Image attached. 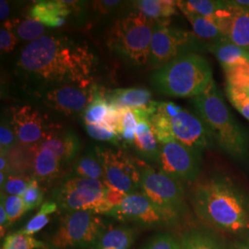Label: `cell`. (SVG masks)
Instances as JSON below:
<instances>
[{"label": "cell", "mask_w": 249, "mask_h": 249, "mask_svg": "<svg viewBox=\"0 0 249 249\" xmlns=\"http://www.w3.org/2000/svg\"><path fill=\"white\" fill-rule=\"evenodd\" d=\"M96 64V56L86 42L68 36H44L22 49L17 67L27 80L50 89L92 81Z\"/></svg>", "instance_id": "obj_1"}, {"label": "cell", "mask_w": 249, "mask_h": 249, "mask_svg": "<svg viewBox=\"0 0 249 249\" xmlns=\"http://www.w3.org/2000/svg\"><path fill=\"white\" fill-rule=\"evenodd\" d=\"M191 202L202 221L221 231H249V202L227 178H210L197 183L192 190Z\"/></svg>", "instance_id": "obj_2"}, {"label": "cell", "mask_w": 249, "mask_h": 249, "mask_svg": "<svg viewBox=\"0 0 249 249\" xmlns=\"http://www.w3.org/2000/svg\"><path fill=\"white\" fill-rule=\"evenodd\" d=\"M192 103L212 134L214 142L225 153L239 160L249 156V138L226 106L223 94L213 80L192 98Z\"/></svg>", "instance_id": "obj_3"}, {"label": "cell", "mask_w": 249, "mask_h": 249, "mask_svg": "<svg viewBox=\"0 0 249 249\" xmlns=\"http://www.w3.org/2000/svg\"><path fill=\"white\" fill-rule=\"evenodd\" d=\"M150 121L160 145L178 142L200 154L214 143L203 120L173 102H157Z\"/></svg>", "instance_id": "obj_4"}, {"label": "cell", "mask_w": 249, "mask_h": 249, "mask_svg": "<svg viewBox=\"0 0 249 249\" xmlns=\"http://www.w3.org/2000/svg\"><path fill=\"white\" fill-rule=\"evenodd\" d=\"M213 80V70L201 54L181 55L156 69L151 74V85L163 95L179 98L195 97Z\"/></svg>", "instance_id": "obj_5"}, {"label": "cell", "mask_w": 249, "mask_h": 249, "mask_svg": "<svg viewBox=\"0 0 249 249\" xmlns=\"http://www.w3.org/2000/svg\"><path fill=\"white\" fill-rule=\"evenodd\" d=\"M155 20L138 9L116 19L111 28L107 44L124 61L135 67L149 63Z\"/></svg>", "instance_id": "obj_6"}, {"label": "cell", "mask_w": 249, "mask_h": 249, "mask_svg": "<svg viewBox=\"0 0 249 249\" xmlns=\"http://www.w3.org/2000/svg\"><path fill=\"white\" fill-rule=\"evenodd\" d=\"M107 186L101 180L71 176L55 189L56 204L69 212L89 211L107 214L112 210L106 199Z\"/></svg>", "instance_id": "obj_7"}, {"label": "cell", "mask_w": 249, "mask_h": 249, "mask_svg": "<svg viewBox=\"0 0 249 249\" xmlns=\"http://www.w3.org/2000/svg\"><path fill=\"white\" fill-rule=\"evenodd\" d=\"M142 192L165 217L169 224L177 223L186 212L185 193L180 182L162 171L147 166L142 170Z\"/></svg>", "instance_id": "obj_8"}, {"label": "cell", "mask_w": 249, "mask_h": 249, "mask_svg": "<svg viewBox=\"0 0 249 249\" xmlns=\"http://www.w3.org/2000/svg\"><path fill=\"white\" fill-rule=\"evenodd\" d=\"M106 231V224L89 211H75L66 214L51 238L55 249H86L95 245Z\"/></svg>", "instance_id": "obj_9"}, {"label": "cell", "mask_w": 249, "mask_h": 249, "mask_svg": "<svg viewBox=\"0 0 249 249\" xmlns=\"http://www.w3.org/2000/svg\"><path fill=\"white\" fill-rule=\"evenodd\" d=\"M198 40L194 33L169 26L167 20L156 21L149 64L156 70L181 55L196 53Z\"/></svg>", "instance_id": "obj_10"}, {"label": "cell", "mask_w": 249, "mask_h": 249, "mask_svg": "<svg viewBox=\"0 0 249 249\" xmlns=\"http://www.w3.org/2000/svg\"><path fill=\"white\" fill-rule=\"evenodd\" d=\"M95 152L104 169L105 185L115 187L127 195L141 188L142 171L124 151L96 147Z\"/></svg>", "instance_id": "obj_11"}, {"label": "cell", "mask_w": 249, "mask_h": 249, "mask_svg": "<svg viewBox=\"0 0 249 249\" xmlns=\"http://www.w3.org/2000/svg\"><path fill=\"white\" fill-rule=\"evenodd\" d=\"M100 91L93 81L60 85L43 91L42 102L55 112L73 116L83 113Z\"/></svg>", "instance_id": "obj_12"}, {"label": "cell", "mask_w": 249, "mask_h": 249, "mask_svg": "<svg viewBox=\"0 0 249 249\" xmlns=\"http://www.w3.org/2000/svg\"><path fill=\"white\" fill-rule=\"evenodd\" d=\"M160 171L178 181H195L201 170L200 154L178 142L160 145Z\"/></svg>", "instance_id": "obj_13"}, {"label": "cell", "mask_w": 249, "mask_h": 249, "mask_svg": "<svg viewBox=\"0 0 249 249\" xmlns=\"http://www.w3.org/2000/svg\"><path fill=\"white\" fill-rule=\"evenodd\" d=\"M107 215L120 221L132 222L150 227L169 224L156 206L142 192L126 195L124 200Z\"/></svg>", "instance_id": "obj_14"}, {"label": "cell", "mask_w": 249, "mask_h": 249, "mask_svg": "<svg viewBox=\"0 0 249 249\" xmlns=\"http://www.w3.org/2000/svg\"><path fill=\"white\" fill-rule=\"evenodd\" d=\"M11 127L20 145L32 147L40 142L48 131L42 114L31 106L15 108L12 112Z\"/></svg>", "instance_id": "obj_15"}, {"label": "cell", "mask_w": 249, "mask_h": 249, "mask_svg": "<svg viewBox=\"0 0 249 249\" xmlns=\"http://www.w3.org/2000/svg\"><path fill=\"white\" fill-rule=\"evenodd\" d=\"M215 24L223 36L234 45L249 51V10L232 6L227 1Z\"/></svg>", "instance_id": "obj_16"}, {"label": "cell", "mask_w": 249, "mask_h": 249, "mask_svg": "<svg viewBox=\"0 0 249 249\" xmlns=\"http://www.w3.org/2000/svg\"><path fill=\"white\" fill-rule=\"evenodd\" d=\"M132 111L138 119L135 130L134 147L144 160L158 162L160 158V145L151 128V115L148 111L142 109Z\"/></svg>", "instance_id": "obj_17"}, {"label": "cell", "mask_w": 249, "mask_h": 249, "mask_svg": "<svg viewBox=\"0 0 249 249\" xmlns=\"http://www.w3.org/2000/svg\"><path fill=\"white\" fill-rule=\"evenodd\" d=\"M110 107L117 110H147L152 115L157 102L152 101L151 92L143 88H126L110 90L105 94Z\"/></svg>", "instance_id": "obj_18"}, {"label": "cell", "mask_w": 249, "mask_h": 249, "mask_svg": "<svg viewBox=\"0 0 249 249\" xmlns=\"http://www.w3.org/2000/svg\"><path fill=\"white\" fill-rule=\"evenodd\" d=\"M72 9L69 1L45 0L37 1L30 9V16L49 28L65 25Z\"/></svg>", "instance_id": "obj_19"}, {"label": "cell", "mask_w": 249, "mask_h": 249, "mask_svg": "<svg viewBox=\"0 0 249 249\" xmlns=\"http://www.w3.org/2000/svg\"><path fill=\"white\" fill-rule=\"evenodd\" d=\"M209 49L223 67V71L249 64V51L226 38L209 45Z\"/></svg>", "instance_id": "obj_20"}, {"label": "cell", "mask_w": 249, "mask_h": 249, "mask_svg": "<svg viewBox=\"0 0 249 249\" xmlns=\"http://www.w3.org/2000/svg\"><path fill=\"white\" fill-rule=\"evenodd\" d=\"M35 155L33 161L34 178L38 181H48L56 178L61 169V160L48 150L38 148L34 145Z\"/></svg>", "instance_id": "obj_21"}, {"label": "cell", "mask_w": 249, "mask_h": 249, "mask_svg": "<svg viewBox=\"0 0 249 249\" xmlns=\"http://www.w3.org/2000/svg\"><path fill=\"white\" fill-rule=\"evenodd\" d=\"M136 238V231L129 227H116L105 231L93 249H129Z\"/></svg>", "instance_id": "obj_22"}, {"label": "cell", "mask_w": 249, "mask_h": 249, "mask_svg": "<svg viewBox=\"0 0 249 249\" xmlns=\"http://www.w3.org/2000/svg\"><path fill=\"white\" fill-rule=\"evenodd\" d=\"M136 9L155 21L167 20L177 14L178 4L173 0H139L134 2Z\"/></svg>", "instance_id": "obj_23"}, {"label": "cell", "mask_w": 249, "mask_h": 249, "mask_svg": "<svg viewBox=\"0 0 249 249\" xmlns=\"http://www.w3.org/2000/svg\"><path fill=\"white\" fill-rule=\"evenodd\" d=\"M4 24L10 28L18 39L30 43L43 37L45 32V25L31 16L8 19Z\"/></svg>", "instance_id": "obj_24"}, {"label": "cell", "mask_w": 249, "mask_h": 249, "mask_svg": "<svg viewBox=\"0 0 249 249\" xmlns=\"http://www.w3.org/2000/svg\"><path fill=\"white\" fill-rule=\"evenodd\" d=\"M178 8L183 14L192 13L211 19L215 23L220 11L225 7L224 1L218 0H187L177 1Z\"/></svg>", "instance_id": "obj_25"}, {"label": "cell", "mask_w": 249, "mask_h": 249, "mask_svg": "<svg viewBox=\"0 0 249 249\" xmlns=\"http://www.w3.org/2000/svg\"><path fill=\"white\" fill-rule=\"evenodd\" d=\"M184 15L190 22L194 35L199 40L207 41L211 45L225 39L221 30L211 19L192 13H186Z\"/></svg>", "instance_id": "obj_26"}, {"label": "cell", "mask_w": 249, "mask_h": 249, "mask_svg": "<svg viewBox=\"0 0 249 249\" xmlns=\"http://www.w3.org/2000/svg\"><path fill=\"white\" fill-rule=\"evenodd\" d=\"M181 249H224L213 234L202 230L186 232L180 239Z\"/></svg>", "instance_id": "obj_27"}, {"label": "cell", "mask_w": 249, "mask_h": 249, "mask_svg": "<svg viewBox=\"0 0 249 249\" xmlns=\"http://www.w3.org/2000/svg\"><path fill=\"white\" fill-rule=\"evenodd\" d=\"M73 170L75 176L80 178H89L94 180H104V169L102 163L99 160L96 152L87 153L78 158L74 165Z\"/></svg>", "instance_id": "obj_28"}, {"label": "cell", "mask_w": 249, "mask_h": 249, "mask_svg": "<svg viewBox=\"0 0 249 249\" xmlns=\"http://www.w3.org/2000/svg\"><path fill=\"white\" fill-rule=\"evenodd\" d=\"M58 205L54 201H46L41 205L40 210L38 213L25 224V226L20 230L19 232L27 234V235H34L38 231L43 230L46 226V224L50 222V215L55 213L57 210Z\"/></svg>", "instance_id": "obj_29"}, {"label": "cell", "mask_w": 249, "mask_h": 249, "mask_svg": "<svg viewBox=\"0 0 249 249\" xmlns=\"http://www.w3.org/2000/svg\"><path fill=\"white\" fill-rule=\"evenodd\" d=\"M109 109L110 106L105 96V93L100 91L82 113L85 124H102L108 114Z\"/></svg>", "instance_id": "obj_30"}, {"label": "cell", "mask_w": 249, "mask_h": 249, "mask_svg": "<svg viewBox=\"0 0 249 249\" xmlns=\"http://www.w3.org/2000/svg\"><path fill=\"white\" fill-rule=\"evenodd\" d=\"M65 134L66 132H61L57 129L48 130L42 139V141L36 145L40 149L52 151L62 162H64L66 156Z\"/></svg>", "instance_id": "obj_31"}, {"label": "cell", "mask_w": 249, "mask_h": 249, "mask_svg": "<svg viewBox=\"0 0 249 249\" xmlns=\"http://www.w3.org/2000/svg\"><path fill=\"white\" fill-rule=\"evenodd\" d=\"M226 95L229 99V102L231 106L234 107L242 116L249 121V93L233 87L231 85L226 84L225 87Z\"/></svg>", "instance_id": "obj_32"}, {"label": "cell", "mask_w": 249, "mask_h": 249, "mask_svg": "<svg viewBox=\"0 0 249 249\" xmlns=\"http://www.w3.org/2000/svg\"><path fill=\"white\" fill-rule=\"evenodd\" d=\"M41 247L42 243L35 239L32 235H27L17 231L9 234L4 239L1 249H38Z\"/></svg>", "instance_id": "obj_33"}, {"label": "cell", "mask_w": 249, "mask_h": 249, "mask_svg": "<svg viewBox=\"0 0 249 249\" xmlns=\"http://www.w3.org/2000/svg\"><path fill=\"white\" fill-rule=\"evenodd\" d=\"M226 84L249 93V64L225 71Z\"/></svg>", "instance_id": "obj_34"}, {"label": "cell", "mask_w": 249, "mask_h": 249, "mask_svg": "<svg viewBox=\"0 0 249 249\" xmlns=\"http://www.w3.org/2000/svg\"><path fill=\"white\" fill-rule=\"evenodd\" d=\"M38 182L39 181L36 178L32 177L29 181V184L24 194L21 196L26 212H30L32 210L38 208L43 201L44 193L39 186Z\"/></svg>", "instance_id": "obj_35"}, {"label": "cell", "mask_w": 249, "mask_h": 249, "mask_svg": "<svg viewBox=\"0 0 249 249\" xmlns=\"http://www.w3.org/2000/svg\"><path fill=\"white\" fill-rule=\"evenodd\" d=\"M1 199L4 201L5 210L8 215L9 225L17 222L18 219L27 213L22 197L18 196L4 195L1 192Z\"/></svg>", "instance_id": "obj_36"}, {"label": "cell", "mask_w": 249, "mask_h": 249, "mask_svg": "<svg viewBox=\"0 0 249 249\" xmlns=\"http://www.w3.org/2000/svg\"><path fill=\"white\" fill-rule=\"evenodd\" d=\"M30 179L31 178H28L25 175L9 174L4 186L1 187V191L4 190V193L9 196H22Z\"/></svg>", "instance_id": "obj_37"}, {"label": "cell", "mask_w": 249, "mask_h": 249, "mask_svg": "<svg viewBox=\"0 0 249 249\" xmlns=\"http://www.w3.org/2000/svg\"><path fill=\"white\" fill-rule=\"evenodd\" d=\"M141 249H181V245L173 234L160 232L150 238Z\"/></svg>", "instance_id": "obj_38"}, {"label": "cell", "mask_w": 249, "mask_h": 249, "mask_svg": "<svg viewBox=\"0 0 249 249\" xmlns=\"http://www.w3.org/2000/svg\"><path fill=\"white\" fill-rule=\"evenodd\" d=\"M17 138L11 127L10 123L9 124L7 119H2L0 126V154L3 157H6L9 151H11L15 144L17 143Z\"/></svg>", "instance_id": "obj_39"}, {"label": "cell", "mask_w": 249, "mask_h": 249, "mask_svg": "<svg viewBox=\"0 0 249 249\" xmlns=\"http://www.w3.org/2000/svg\"><path fill=\"white\" fill-rule=\"evenodd\" d=\"M85 128L92 139L99 142H110L117 146L120 141V138L116 133L103 124H85Z\"/></svg>", "instance_id": "obj_40"}, {"label": "cell", "mask_w": 249, "mask_h": 249, "mask_svg": "<svg viewBox=\"0 0 249 249\" xmlns=\"http://www.w3.org/2000/svg\"><path fill=\"white\" fill-rule=\"evenodd\" d=\"M65 142H66V156L65 163L71 162L76 159L80 149V142L79 137L71 130L67 131L65 134Z\"/></svg>", "instance_id": "obj_41"}, {"label": "cell", "mask_w": 249, "mask_h": 249, "mask_svg": "<svg viewBox=\"0 0 249 249\" xmlns=\"http://www.w3.org/2000/svg\"><path fill=\"white\" fill-rule=\"evenodd\" d=\"M18 39L10 28L2 24L0 29V49L2 53H10L14 50Z\"/></svg>", "instance_id": "obj_42"}, {"label": "cell", "mask_w": 249, "mask_h": 249, "mask_svg": "<svg viewBox=\"0 0 249 249\" xmlns=\"http://www.w3.org/2000/svg\"><path fill=\"white\" fill-rule=\"evenodd\" d=\"M116 133L119 138L121 134V112L114 107H110L108 114L105 117L102 124Z\"/></svg>", "instance_id": "obj_43"}, {"label": "cell", "mask_w": 249, "mask_h": 249, "mask_svg": "<svg viewBox=\"0 0 249 249\" xmlns=\"http://www.w3.org/2000/svg\"><path fill=\"white\" fill-rule=\"evenodd\" d=\"M107 186V193H106V199H107L108 204L112 207V210L120 204L124 197L126 196L127 194H125L124 192L116 189L115 187Z\"/></svg>", "instance_id": "obj_44"}, {"label": "cell", "mask_w": 249, "mask_h": 249, "mask_svg": "<svg viewBox=\"0 0 249 249\" xmlns=\"http://www.w3.org/2000/svg\"><path fill=\"white\" fill-rule=\"evenodd\" d=\"M121 1L108 0V1H95L93 2V6L96 11L102 14H108L110 12L115 11L119 6H121Z\"/></svg>", "instance_id": "obj_45"}, {"label": "cell", "mask_w": 249, "mask_h": 249, "mask_svg": "<svg viewBox=\"0 0 249 249\" xmlns=\"http://www.w3.org/2000/svg\"><path fill=\"white\" fill-rule=\"evenodd\" d=\"M9 13H10V5L9 1L6 0H1L0 1V18L1 21H6L9 18Z\"/></svg>", "instance_id": "obj_46"}, {"label": "cell", "mask_w": 249, "mask_h": 249, "mask_svg": "<svg viewBox=\"0 0 249 249\" xmlns=\"http://www.w3.org/2000/svg\"><path fill=\"white\" fill-rule=\"evenodd\" d=\"M227 2L232 6L249 10V0H227Z\"/></svg>", "instance_id": "obj_47"}, {"label": "cell", "mask_w": 249, "mask_h": 249, "mask_svg": "<svg viewBox=\"0 0 249 249\" xmlns=\"http://www.w3.org/2000/svg\"><path fill=\"white\" fill-rule=\"evenodd\" d=\"M231 249H249V239L235 244Z\"/></svg>", "instance_id": "obj_48"}, {"label": "cell", "mask_w": 249, "mask_h": 249, "mask_svg": "<svg viewBox=\"0 0 249 249\" xmlns=\"http://www.w3.org/2000/svg\"><path fill=\"white\" fill-rule=\"evenodd\" d=\"M33 249V248H32V249Z\"/></svg>", "instance_id": "obj_49"}]
</instances>
